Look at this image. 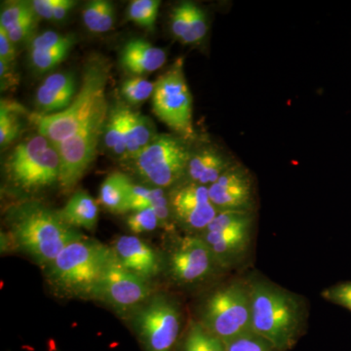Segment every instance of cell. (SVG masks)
<instances>
[{"label": "cell", "mask_w": 351, "mask_h": 351, "mask_svg": "<svg viewBox=\"0 0 351 351\" xmlns=\"http://www.w3.org/2000/svg\"><path fill=\"white\" fill-rule=\"evenodd\" d=\"M171 29L182 43L189 44V1L181 2L171 14Z\"/></svg>", "instance_id": "obj_37"}, {"label": "cell", "mask_w": 351, "mask_h": 351, "mask_svg": "<svg viewBox=\"0 0 351 351\" xmlns=\"http://www.w3.org/2000/svg\"><path fill=\"white\" fill-rule=\"evenodd\" d=\"M182 351H226V345L201 322H193L184 339Z\"/></svg>", "instance_id": "obj_26"}, {"label": "cell", "mask_w": 351, "mask_h": 351, "mask_svg": "<svg viewBox=\"0 0 351 351\" xmlns=\"http://www.w3.org/2000/svg\"><path fill=\"white\" fill-rule=\"evenodd\" d=\"M83 22L88 31L94 34L110 32L115 24L114 6L108 0L89 1L83 9Z\"/></svg>", "instance_id": "obj_23"}, {"label": "cell", "mask_w": 351, "mask_h": 351, "mask_svg": "<svg viewBox=\"0 0 351 351\" xmlns=\"http://www.w3.org/2000/svg\"><path fill=\"white\" fill-rule=\"evenodd\" d=\"M169 198L176 223L188 232L202 233L219 213L207 186L195 182L184 180L172 189Z\"/></svg>", "instance_id": "obj_13"}, {"label": "cell", "mask_w": 351, "mask_h": 351, "mask_svg": "<svg viewBox=\"0 0 351 351\" xmlns=\"http://www.w3.org/2000/svg\"><path fill=\"white\" fill-rule=\"evenodd\" d=\"M145 351H173L181 329V311L165 295H154L131 314Z\"/></svg>", "instance_id": "obj_10"}, {"label": "cell", "mask_w": 351, "mask_h": 351, "mask_svg": "<svg viewBox=\"0 0 351 351\" xmlns=\"http://www.w3.org/2000/svg\"><path fill=\"white\" fill-rule=\"evenodd\" d=\"M169 202L170 198L166 196L163 189L138 186L129 180L127 184L128 211H141V210L156 207L157 205L167 204Z\"/></svg>", "instance_id": "obj_25"}, {"label": "cell", "mask_w": 351, "mask_h": 351, "mask_svg": "<svg viewBox=\"0 0 351 351\" xmlns=\"http://www.w3.org/2000/svg\"><path fill=\"white\" fill-rule=\"evenodd\" d=\"M4 170L14 189L31 195L59 184L61 159L56 147L38 134L14 147L6 158Z\"/></svg>", "instance_id": "obj_5"}, {"label": "cell", "mask_w": 351, "mask_h": 351, "mask_svg": "<svg viewBox=\"0 0 351 351\" xmlns=\"http://www.w3.org/2000/svg\"><path fill=\"white\" fill-rule=\"evenodd\" d=\"M248 287L252 331L276 350H288L295 343L304 322L301 299L265 279H252Z\"/></svg>", "instance_id": "obj_2"}, {"label": "cell", "mask_w": 351, "mask_h": 351, "mask_svg": "<svg viewBox=\"0 0 351 351\" xmlns=\"http://www.w3.org/2000/svg\"><path fill=\"white\" fill-rule=\"evenodd\" d=\"M104 141L115 156L127 158L125 108H114L108 115Z\"/></svg>", "instance_id": "obj_24"}, {"label": "cell", "mask_w": 351, "mask_h": 351, "mask_svg": "<svg viewBox=\"0 0 351 351\" xmlns=\"http://www.w3.org/2000/svg\"><path fill=\"white\" fill-rule=\"evenodd\" d=\"M129 177L123 173L114 172L106 178L101 184L99 201L106 209L114 214L128 212L127 184Z\"/></svg>", "instance_id": "obj_22"}, {"label": "cell", "mask_w": 351, "mask_h": 351, "mask_svg": "<svg viewBox=\"0 0 351 351\" xmlns=\"http://www.w3.org/2000/svg\"><path fill=\"white\" fill-rule=\"evenodd\" d=\"M31 2L34 12L39 18L53 21V11H54L56 0H34Z\"/></svg>", "instance_id": "obj_41"}, {"label": "cell", "mask_w": 351, "mask_h": 351, "mask_svg": "<svg viewBox=\"0 0 351 351\" xmlns=\"http://www.w3.org/2000/svg\"><path fill=\"white\" fill-rule=\"evenodd\" d=\"M60 214L73 228L93 230L98 223V203L87 191H78L69 198Z\"/></svg>", "instance_id": "obj_20"}, {"label": "cell", "mask_w": 351, "mask_h": 351, "mask_svg": "<svg viewBox=\"0 0 351 351\" xmlns=\"http://www.w3.org/2000/svg\"><path fill=\"white\" fill-rule=\"evenodd\" d=\"M75 34H62L59 32L48 31L38 34L32 39L29 50H50L63 47L69 44H75Z\"/></svg>", "instance_id": "obj_35"}, {"label": "cell", "mask_w": 351, "mask_h": 351, "mask_svg": "<svg viewBox=\"0 0 351 351\" xmlns=\"http://www.w3.org/2000/svg\"><path fill=\"white\" fill-rule=\"evenodd\" d=\"M112 257V248L84 237L68 245L44 267V274L51 289L61 297L89 299Z\"/></svg>", "instance_id": "obj_3"}, {"label": "cell", "mask_w": 351, "mask_h": 351, "mask_svg": "<svg viewBox=\"0 0 351 351\" xmlns=\"http://www.w3.org/2000/svg\"><path fill=\"white\" fill-rule=\"evenodd\" d=\"M11 240L40 267H46L76 240L86 237L63 217L36 201L13 205L6 215Z\"/></svg>", "instance_id": "obj_1"}, {"label": "cell", "mask_w": 351, "mask_h": 351, "mask_svg": "<svg viewBox=\"0 0 351 351\" xmlns=\"http://www.w3.org/2000/svg\"><path fill=\"white\" fill-rule=\"evenodd\" d=\"M127 158L133 160L147 147L157 133L149 117L125 108Z\"/></svg>", "instance_id": "obj_21"}, {"label": "cell", "mask_w": 351, "mask_h": 351, "mask_svg": "<svg viewBox=\"0 0 351 351\" xmlns=\"http://www.w3.org/2000/svg\"><path fill=\"white\" fill-rule=\"evenodd\" d=\"M254 213L239 211L219 212L203 232H223L253 225ZM202 232V233H203Z\"/></svg>", "instance_id": "obj_29"}, {"label": "cell", "mask_w": 351, "mask_h": 351, "mask_svg": "<svg viewBox=\"0 0 351 351\" xmlns=\"http://www.w3.org/2000/svg\"><path fill=\"white\" fill-rule=\"evenodd\" d=\"M110 73V64L106 58H89L83 69L82 87L73 104L63 112L32 115L39 135L48 138L55 147L75 135L105 98Z\"/></svg>", "instance_id": "obj_4"}, {"label": "cell", "mask_w": 351, "mask_h": 351, "mask_svg": "<svg viewBox=\"0 0 351 351\" xmlns=\"http://www.w3.org/2000/svg\"><path fill=\"white\" fill-rule=\"evenodd\" d=\"M108 114L105 97L75 135L57 145L61 159L59 184L64 191L75 188L93 163L100 138L104 137Z\"/></svg>", "instance_id": "obj_8"}, {"label": "cell", "mask_w": 351, "mask_h": 351, "mask_svg": "<svg viewBox=\"0 0 351 351\" xmlns=\"http://www.w3.org/2000/svg\"><path fill=\"white\" fill-rule=\"evenodd\" d=\"M126 223L129 230L133 234L152 232H154L157 228H160L159 219L152 208L133 212L127 218Z\"/></svg>", "instance_id": "obj_33"}, {"label": "cell", "mask_w": 351, "mask_h": 351, "mask_svg": "<svg viewBox=\"0 0 351 351\" xmlns=\"http://www.w3.org/2000/svg\"><path fill=\"white\" fill-rule=\"evenodd\" d=\"M73 46L75 44L50 50H29V60L32 66L40 73L49 71L58 64L63 63Z\"/></svg>", "instance_id": "obj_30"}, {"label": "cell", "mask_w": 351, "mask_h": 351, "mask_svg": "<svg viewBox=\"0 0 351 351\" xmlns=\"http://www.w3.org/2000/svg\"><path fill=\"white\" fill-rule=\"evenodd\" d=\"M159 0H134L127 10V17L140 27L152 31L156 25Z\"/></svg>", "instance_id": "obj_28"}, {"label": "cell", "mask_w": 351, "mask_h": 351, "mask_svg": "<svg viewBox=\"0 0 351 351\" xmlns=\"http://www.w3.org/2000/svg\"><path fill=\"white\" fill-rule=\"evenodd\" d=\"M189 141L171 134H157L138 154L134 166L144 181L154 188H174L184 181L193 149Z\"/></svg>", "instance_id": "obj_6"}, {"label": "cell", "mask_w": 351, "mask_h": 351, "mask_svg": "<svg viewBox=\"0 0 351 351\" xmlns=\"http://www.w3.org/2000/svg\"><path fill=\"white\" fill-rule=\"evenodd\" d=\"M189 44L200 43L206 36V14L193 2L189 1Z\"/></svg>", "instance_id": "obj_34"}, {"label": "cell", "mask_w": 351, "mask_h": 351, "mask_svg": "<svg viewBox=\"0 0 351 351\" xmlns=\"http://www.w3.org/2000/svg\"><path fill=\"white\" fill-rule=\"evenodd\" d=\"M200 322L225 343L253 332L248 284L239 281L215 291L205 302Z\"/></svg>", "instance_id": "obj_7"}, {"label": "cell", "mask_w": 351, "mask_h": 351, "mask_svg": "<svg viewBox=\"0 0 351 351\" xmlns=\"http://www.w3.org/2000/svg\"><path fill=\"white\" fill-rule=\"evenodd\" d=\"M167 265L171 278L180 285L202 282L219 265L199 235H188L178 240L171 248Z\"/></svg>", "instance_id": "obj_12"}, {"label": "cell", "mask_w": 351, "mask_h": 351, "mask_svg": "<svg viewBox=\"0 0 351 351\" xmlns=\"http://www.w3.org/2000/svg\"><path fill=\"white\" fill-rule=\"evenodd\" d=\"M237 162L215 145H204L193 151L184 180L209 188Z\"/></svg>", "instance_id": "obj_16"}, {"label": "cell", "mask_w": 351, "mask_h": 351, "mask_svg": "<svg viewBox=\"0 0 351 351\" xmlns=\"http://www.w3.org/2000/svg\"><path fill=\"white\" fill-rule=\"evenodd\" d=\"M252 226L223 232H203L199 237L209 247L219 267H228L247 250Z\"/></svg>", "instance_id": "obj_18"}, {"label": "cell", "mask_w": 351, "mask_h": 351, "mask_svg": "<svg viewBox=\"0 0 351 351\" xmlns=\"http://www.w3.org/2000/svg\"><path fill=\"white\" fill-rule=\"evenodd\" d=\"M152 108L157 117L178 136L191 141L195 136L193 96L179 59L154 82Z\"/></svg>", "instance_id": "obj_9"}, {"label": "cell", "mask_w": 351, "mask_h": 351, "mask_svg": "<svg viewBox=\"0 0 351 351\" xmlns=\"http://www.w3.org/2000/svg\"><path fill=\"white\" fill-rule=\"evenodd\" d=\"M208 189L210 199L219 212L254 213L256 206L255 184L250 172L242 164L235 163Z\"/></svg>", "instance_id": "obj_14"}, {"label": "cell", "mask_w": 351, "mask_h": 351, "mask_svg": "<svg viewBox=\"0 0 351 351\" xmlns=\"http://www.w3.org/2000/svg\"><path fill=\"white\" fill-rule=\"evenodd\" d=\"M113 255L122 267L149 281L161 269L156 252L137 235H122L112 247Z\"/></svg>", "instance_id": "obj_15"}, {"label": "cell", "mask_w": 351, "mask_h": 351, "mask_svg": "<svg viewBox=\"0 0 351 351\" xmlns=\"http://www.w3.org/2000/svg\"><path fill=\"white\" fill-rule=\"evenodd\" d=\"M154 92V82L143 77L128 78L123 82L121 94L132 105H138L151 98Z\"/></svg>", "instance_id": "obj_31"}, {"label": "cell", "mask_w": 351, "mask_h": 351, "mask_svg": "<svg viewBox=\"0 0 351 351\" xmlns=\"http://www.w3.org/2000/svg\"><path fill=\"white\" fill-rule=\"evenodd\" d=\"M21 107L12 101L1 100L0 106V145L6 147L10 145L19 135L21 122L19 115Z\"/></svg>", "instance_id": "obj_27"}, {"label": "cell", "mask_w": 351, "mask_h": 351, "mask_svg": "<svg viewBox=\"0 0 351 351\" xmlns=\"http://www.w3.org/2000/svg\"><path fill=\"white\" fill-rule=\"evenodd\" d=\"M32 2L29 1H10L5 3L0 13V27H4L6 31L10 29L14 25L34 15Z\"/></svg>", "instance_id": "obj_32"}, {"label": "cell", "mask_w": 351, "mask_h": 351, "mask_svg": "<svg viewBox=\"0 0 351 351\" xmlns=\"http://www.w3.org/2000/svg\"><path fill=\"white\" fill-rule=\"evenodd\" d=\"M152 295L149 281L122 267L113 255L89 299L105 302L120 314H132Z\"/></svg>", "instance_id": "obj_11"}, {"label": "cell", "mask_w": 351, "mask_h": 351, "mask_svg": "<svg viewBox=\"0 0 351 351\" xmlns=\"http://www.w3.org/2000/svg\"><path fill=\"white\" fill-rule=\"evenodd\" d=\"M76 5L73 0H56L54 11H53V21L62 22L68 17L71 9Z\"/></svg>", "instance_id": "obj_42"}, {"label": "cell", "mask_w": 351, "mask_h": 351, "mask_svg": "<svg viewBox=\"0 0 351 351\" xmlns=\"http://www.w3.org/2000/svg\"><path fill=\"white\" fill-rule=\"evenodd\" d=\"M76 86L75 75L71 71L48 76L36 92V105L43 112L41 114H53L69 108L77 95Z\"/></svg>", "instance_id": "obj_17"}, {"label": "cell", "mask_w": 351, "mask_h": 351, "mask_svg": "<svg viewBox=\"0 0 351 351\" xmlns=\"http://www.w3.org/2000/svg\"><path fill=\"white\" fill-rule=\"evenodd\" d=\"M321 295L328 302L345 307L351 311V281L332 285L325 289Z\"/></svg>", "instance_id": "obj_38"}, {"label": "cell", "mask_w": 351, "mask_h": 351, "mask_svg": "<svg viewBox=\"0 0 351 351\" xmlns=\"http://www.w3.org/2000/svg\"><path fill=\"white\" fill-rule=\"evenodd\" d=\"M13 64H7L6 62L0 60V78H1V90L7 89L9 86H12L14 75L12 73Z\"/></svg>", "instance_id": "obj_43"}, {"label": "cell", "mask_w": 351, "mask_h": 351, "mask_svg": "<svg viewBox=\"0 0 351 351\" xmlns=\"http://www.w3.org/2000/svg\"><path fill=\"white\" fill-rule=\"evenodd\" d=\"M38 16L36 14L31 16V17L27 18L19 24L14 25L10 29H8L7 34L8 38L12 41L14 44L22 43L25 40L34 32V27H36V23H38Z\"/></svg>", "instance_id": "obj_39"}, {"label": "cell", "mask_w": 351, "mask_h": 351, "mask_svg": "<svg viewBox=\"0 0 351 351\" xmlns=\"http://www.w3.org/2000/svg\"><path fill=\"white\" fill-rule=\"evenodd\" d=\"M166 60L167 55L165 51L142 38L131 39L120 53L122 66L134 75L154 73L162 68Z\"/></svg>", "instance_id": "obj_19"}, {"label": "cell", "mask_w": 351, "mask_h": 351, "mask_svg": "<svg viewBox=\"0 0 351 351\" xmlns=\"http://www.w3.org/2000/svg\"><path fill=\"white\" fill-rule=\"evenodd\" d=\"M15 44L8 38L4 27H0V60L7 64H13L16 60Z\"/></svg>", "instance_id": "obj_40"}, {"label": "cell", "mask_w": 351, "mask_h": 351, "mask_svg": "<svg viewBox=\"0 0 351 351\" xmlns=\"http://www.w3.org/2000/svg\"><path fill=\"white\" fill-rule=\"evenodd\" d=\"M226 351H276L269 343L254 332L226 343Z\"/></svg>", "instance_id": "obj_36"}]
</instances>
